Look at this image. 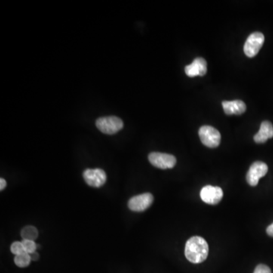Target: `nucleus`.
I'll return each mask as SVG.
<instances>
[{
	"instance_id": "obj_1",
	"label": "nucleus",
	"mask_w": 273,
	"mask_h": 273,
	"mask_svg": "<svg viewBox=\"0 0 273 273\" xmlns=\"http://www.w3.org/2000/svg\"><path fill=\"white\" fill-rule=\"evenodd\" d=\"M185 254L192 263L203 262L208 256V244L203 237L194 236L185 244Z\"/></svg>"
},
{
	"instance_id": "obj_2",
	"label": "nucleus",
	"mask_w": 273,
	"mask_h": 273,
	"mask_svg": "<svg viewBox=\"0 0 273 273\" xmlns=\"http://www.w3.org/2000/svg\"><path fill=\"white\" fill-rule=\"evenodd\" d=\"M97 128L106 134H114L123 128L122 120L116 116L102 117L96 121Z\"/></svg>"
},
{
	"instance_id": "obj_3",
	"label": "nucleus",
	"mask_w": 273,
	"mask_h": 273,
	"mask_svg": "<svg viewBox=\"0 0 273 273\" xmlns=\"http://www.w3.org/2000/svg\"><path fill=\"white\" fill-rule=\"evenodd\" d=\"M199 136L202 144L207 148H216L220 144V133L212 126H202L199 130Z\"/></svg>"
},
{
	"instance_id": "obj_4",
	"label": "nucleus",
	"mask_w": 273,
	"mask_h": 273,
	"mask_svg": "<svg viewBox=\"0 0 273 273\" xmlns=\"http://www.w3.org/2000/svg\"><path fill=\"white\" fill-rule=\"evenodd\" d=\"M265 41L263 34L260 32H254L250 34L244 44V52L249 58L254 57L257 55Z\"/></svg>"
},
{
	"instance_id": "obj_5",
	"label": "nucleus",
	"mask_w": 273,
	"mask_h": 273,
	"mask_svg": "<svg viewBox=\"0 0 273 273\" xmlns=\"http://www.w3.org/2000/svg\"><path fill=\"white\" fill-rule=\"evenodd\" d=\"M150 163L161 169H173L176 164V158L171 154L163 153H151L148 156Z\"/></svg>"
},
{
	"instance_id": "obj_6",
	"label": "nucleus",
	"mask_w": 273,
	"mask_h": 273,
	"mask_svg": "<svg viewBox=\"0 0 273 273\" xmlns=\"http://www.w3.org/2000/svg\"><path fill=\"white\" fill-rule=\"evenodd\" d=\"M267 172L268 166L265 163L261 161L255 162L250 166L246 176L247 183L250 186H256L259 183V179L265 176Z\"/></svg>"
},
{
	"instance_id": "obj_7",
	"label": "nucleus",
	"mask_w": 273,
	"mask_h": 273,
	"mask_svg": "<svg viewBox=\"0 0 273 273\" xmlns=\"http://www.w3.org/2000/svg\"><path fill=\"white\" fill-rule=\"evenodd\" d=\"M83 176L86 183L93 188H100L106 183L107 179L106 173L100 169H86Z\"/></svg>"
},
{
	"instance_id": "obj_8",
	"label": "nucleus",
	"mask_w": 273,
	"mask_h": 273,
	"mask_svg": "<svg viewBox=\"0 0 273 273\" xmlns=\"http://www.w3.org/2000/svg\"><path fill=\"white\" fill-rule=\"evenodd\" d=\"M154 202V196L150 193L131 197L128 201V207L133 212H144L151 207Z\"/></svg>"
},
{
	"instance_id": "obj_9",
	"label": "nucleus",
	"mask_w": 273,
	"mask_h": 273,
	"mask_svg": "<svg viewBox=\"0 0 273 273\" xmlns=\"http://www.w3.org/2000/svg\"><path fill=\"white\" fill-rule=\"evenodd\" d=\"M200 197L201 200L207 204L216 205L222 200L223 191L219 187L207 185L202 188Z\"/></svg>"
},
{
	"instance_id": "obj_10",
	"label": "nucleus",
	"mask_w": 273,
	"mask_h": 273,
	"mask_svg": "<svg viewBox=\"0 0 273 273\" xmlns=\"http://www.w3.org/2000/svg\"><path fill=\"white\" fill-rule=\"evenodd\" d=\"M185 74L190 78L196 76H203L207 72V61L201 57H197L192 63L187 65L185 68Z\"/></svg>"
},
{
	"instance_id": "obj_11",
	"label": "nucleus",
	"mask_w": 273,
	"mask_h": 273,
	"mask_svg": "<svg viewBox=\"0 0 273 273\" xmlns=\"http://www.w3.org/2000/svg\"><path fill=\"white\" fill-rule=\"evenodd\" d=\"M222 104L224 112L228 115H241L245 112L247 109L245 103L243 101L238 100V99L233 101H223Z\"/></svg>"
},
{
	"instance_id": "obj_12",
	"label": "nucleus",
	"mask_w": 273,
	"mask_h": 273,
	"mask_svg": "<svg viewBox=\"0 0 273 273\" xmlns=\"http://www.w3.org/2000/svg\"><path fill=\"white\" fill-rule=\"evenodd\" d=\"M273 138V126L270 121H262L259 131L253 136V140L256 143L262 144L267 142L268 139Z\"/></svg>"
},
{
	"instance_id": "obj_13",
	"label": "nucleus",
	"mask_w": 273,
	"mask_h": 273,
	"mask_svg": "<svg viewBox=\"0 0 273 273\" xmlns=\"http://www.w3.org/2000/svg\"><path fill=\"white\" fill-rule=\"evenodd\" d=\"M21 235H22L23 240H31V241H34L35 239L38 238V231L35 227L26 226L21 231Z\"/></svg>"
},
{
	"instance_id": "obj_14",
	"label": "nucleus",
	"mask_w": 273,
	"mask_h": 273,
	"mask_svg": "<svg viewBox=\"0 0 273 273\" xmlns=\"http://www.w3.org/2000/svg\"><path fill=\"white\" fill-rule=\"evenodd\" d=\"M31 261V254L28 253H22L16 256L14 259L15 263L17 266L25 268L28 266Z\"/></svg>"
},
{
	"instance_id": "obj_15",
	"label": "nucleus",
	"mask_w": 273,
	"mask_h": 273,
	"mask_svg": "<svg viewBox=\"0 0 273 273\" xmlns=\"http://www.w3.org/2000/svg\"><path fill=\"white\" fill-rule=\"evenodd\" d=\"M22 242L25 253H29V254L34 253L37 247H38L36 243L34 242V241H31V240H23Z\"/></svg>"
},
{
	"instance_id": "obj_16",
	"label": "nucleus",
	"mask_w": 273,
	"mask_h": 273,
	"mask_svg": "<svg viewBox=\"0 0 273 273\" xmlns=\"http://www.w3.org/2000/svg\"><path fill=\"white\" fill-rule=\"evenodd\" d=\"M11 252L13 254L16 255V256L21 254V253H25L22 242L16 241V242L13 243L11 245Z\"/></svg>"
},
{
	"instance_id": "obj_17",
	"label": "nucleus",
	"mask_w": 273,
	"mask_h": 273,
	"mask_svg": "<svg viewBox=\"0 0 273 273\" xmlns=\"http://www.w3.org/2000/svg\"><path fill=\"white\" fill-rule=\"evenodd\" d=\"M253 273H271V271L269 267L267 266L266 265L259 264L256 267Z\"/></svg>"
},
{
	"instance_id": "obj_18",
	"label": "nucleus",
	"mask_w": 273,
	"mask_h": 273,
	"mask_svg": "<svg viewBox=\"0 0 273 273\" xmlns=\"http://www.w3.org/2000/svg\"><path fill=\"white\" fill-rule=\"evenodd\" d=\"M266 233L270 237H273V223L267 227Z\"/></svg>"
},
{
	"instance_id": "obj_19",
	"label": "nucleus",
	"mask_w": 273,
	"mask_h": 273,
	"mask_svg": "<svg viewBox=\"0 0 273 273\" xmlns=\"http://www.w3.org/2000/svg\"><path fill=\"white\" fill-rule=\"evenodd\" d=\"M6 187H7V182H6L5 179H0V190L3 191V190L5 189Z\"/></svg>"
},
{
	"instance_id": "obj_20",
	"label": "nucleus",
	"mask_w": 273,
	"mask_h": 273,
	"mask_svg": "<svg viewBox=\"0 0 273 273\" xmlns=\"http://www.w3.org/2000/svg\"><path fill=\"white\" fill-rule=\"evenodd\" d=\"M39 254L37 252H34L31 254V260L37 261L39 259Z\"/></svg>"
}]
</instances>
